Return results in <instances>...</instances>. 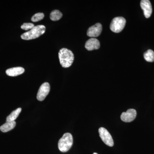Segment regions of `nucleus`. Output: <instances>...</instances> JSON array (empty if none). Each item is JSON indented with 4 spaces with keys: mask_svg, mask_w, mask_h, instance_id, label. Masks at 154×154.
I'll use <instances>...</instances> for the list:
<instances>
[{
    "mask_svg": "<svg viewBox=\"0 0 154 154\" xmlns=\"http://www.w3.org/2000/svg\"><path fill=\"white\" fill-rule=\"evenodd\" d=\"M58 55L61 65L63 67L68 68L73 62L74 55L70 50L62 48L59 52Z\"/></svg>",
    "mask_w": 154,
    "mask_h": 154,
    "instance_id": "f257e3e1",
    "label": "nucleus"
},
{
    "mask_svg": "<svg viewBox=\"0 0 154 154\" xmlns=\"http://www.w3.org/2000/svg\"><path fill=\"white\" fill-rule=\"evenodd\" d=\"M45 29V26L43 25L34 26L33 29L22 34L21 38L24 40H27L35 39L44 34Z\"/></svg>",
    "mask_w": 154,
    "mask_h": 154,
    "instance_id": "f03ea898",
    "label": "nucleus"
},
{
    "mask_svg": "<svg viewBox=\"0 0 154 154\" xmlns=\"http://www.w3.org/2000/svg\"><path fill=\"white\" fill-rule=\"evenodd\" d=\"M73 144V137L69 133H66L59 141L58 148L63 152L68 151Z\"/></svg>",
    "mask_w": 154,
    "mask_h": 154,
    "instance_id": "7ed1b4c3",
    "label": "nucleus"
},
{
    "mask_svg": "<svg viewBox=\"0 0 154 154\" xmlns=\"http://www.w3.org/2000/svg\"><path fill=\"white\" fill-rule=\"evenodd\" d=\"M126 24V20L122 17L114 18L110 23V29L114 33L121 32Z\"/></svg>",
    "mask_w": 154,
    "mask_h": 154,
    "instance_id": "20e7f679",
    "label": "nucleus"
},
{
    "mask_svg": "<svg viewBox=\"0 0 154 154\" xmlns=\"http://www.w3.org/2000/svg\"><path fill=\"white\" fill-rule=\"evenodd\" d=\"M99 132L100 137L105 144L110 147L114 145L113 138L107 129L104 128H100L99 129Z\"/></svg>",
    "mask_w": 154,
    "mask_h": 154,
    "instance_id": "39448f33",
    "label": "nucleus"
},
{
    "mask_svg": "<svg viewBox=\"0 0 154 154\" xmlns=\"http://www.w3.org/2000/svg\"><path fill=\"white\" fill-rule=\"evenodd\" d=\"M50 90V86L49 83L47 82L43 83L39 88L37 93L36 98L38 101H43L49 94Z\"/></svg>",
    "mask_w": 154,
    "mask_h": 154,
    "instance_id": "423d86ee",
    "label": "nucleus"
},
{
    "mask_svg": "<svg viewBox=\"0 0 154 154\" xmlns=\"http://www.w3.org/2000/svg\"><path fill=\"white\" fill-rule=\"evenodd\" d=\"M102 30V25L100 23H96L88 29L87 35L89 37L94 38L100 35Z\"/></svg>",
    "mask_w": 154,
    "mask_h": 154,
    "instance_id": "0eeeda50",
    "label": "nucleus"
},
{
    "mask_svg": "<svg viewBox=\"0 0 154 154\" xmlns=\"http://www.w3.org/2000/svg\"><path fill=\"white\" fill-rule=\"evenodd\" d=\"M136 116V110L134 109H129L126 112L122 113L120 117L122 121L129 122L134 120Z\"/></svg>",
    "mask_w": 154,
    "mask_h": 154,
    "instance_id": "6e6552de",
    "label": "nucleus"
},
{
    "mask_svg": "<svg viewBox=\"0 0 154 154\" xmlns=\"http://www.w3.org/2000/svg\"><path fill=\"white\" fill-rule=\"evenodd\" d=\"M140 7L143 11V14L146 18H149L152 12L151 3L149 0H142Z\"/></svg>",
    "mask_w": 154,
    "mask_h": 154,
    "instance_id": "1a4fd4ad",
    "label": "nucleus"
},
{
    "mask_svg": "<svg viewBox=\"0 0 154 154\" xmlns=\"http://www.w3.org/2000/svg\"><path fill=\"white\" fill-rule=\"evenodd\" d=\"M100 42L98 39L95 38H92L88 39L86 42L85 47L88 51H93L94 50L99 49L100 48Z\"/></svg>",
    "mask_w": 154,
    "mask_h": 154,
    "instance_id": "9d476101",
    "label": "nucleus"
},
{
    "mask_svg": "<svg viewBox=\"0 0 154 154\" xmlns=\"http://www.w3.org/2000/svg\"><path fill=\"white\" fill-rule=\"evenodd\" d=\"M25 72V69L22 67H17L8 69L6 73L10 76H17L23 74Z\"/></svg>",
    "mask_w": 154,
    "mask_h": 154,
    "instance_id": "9b49d317",
    "label": "nucleus"
},
{
    "mask_svg": "<svg viewBox=\"0 0 154 154\" xmlns=\"http://www.w3.org/2000/svg\"><path fill=\"white\" fill-rule=\"evenodd\" d=\"M16 125V122L15 121L7 122L5 123L0 127V130L3 132H7L14 129Z\"/></svg>",
    "mask_w": 154,
    "mask_h": 154,
    "instance_id": "f8f14e48",
    "label": "nucleus"
},
{
    "mask_svg": "<svg viewBox=\"0 0 154 154\" xmlns=\"http://www.w3.org/2000/svg\"><path fill=\"white\" fill-rule=\"evenodd\" d=\"M22 111V108H18L14 110L7 117V122L14 121L18 117Z\"/></svg>",
    "mask_w": 154,
    "mask_h": 154,
    "instance_id": "ddd939ff",
    "label": "nucleus"
},
{
    "mask_svg": "<svg viewBox=\"0 0 154 154\" xmlns=\"http://www.w3.org/2000/svg\"><path fill=\"white\" fill-rule=\"evenodd\" d=\"M63 14L59 10H54L52 11L50 15V18L54 21H58L62 17Z\"/></svg>",
    "mask_w": 154,
    "mask_h": 154,
    "instance_id": "4468645a",
    "label": "nucleus"
},
{
    "mask_svg": "<svg viewBox=\"0 0 154 154\" xmlns=\"http://www.w3.org/2000/svg\"><path fill=\"white\" fill-rule=\"evenodd\" d=\"M144 58L149 62L154 61V52L152 50L149 49L144 54Z\"/></svg>",
    "mask_w": 154,
    "mask_h": 154,
    "instance_id": "2eb2a0df",
    "label": "nucleus"
},
{
    "mask_svg": "<svg viewBox=\"0 0 154 154\" xmlns=\"http://www.w3.org/2000/svg\"><path fill=\"white\" fill-rule=\"evenodd\" d=\"M44 14L43 13H38L34 14L31 18V21L33 22H37L42 20L44 18Z\"/></svg>",
    "mask_w": 154,
    "mask_h": 154,
    "instance_id": "dca6fc26",
    "label": "nucleus"
},
{
    "mask_svg": "<svg viewBox=\"0 0 154 154\" xmlns=\"http://www.w3.org/2000/svg\"><path fill=\"white\" fill-rule=\"evenodd\" d=\"M34 27V24L31 23H25L21 26V28L23 30H31Z\"/></svg>",
    "mask_w": 154,
    "mask_h": 154,
    "instance_id": "f3484780",
    "label": "nucleus"
},
{
    "mask_svg": "<svg viewBox=\"0 0 154 154\" xmlns=\"http://www.w3.org/2000/svg\"><path fill=\"white\" fill-rule=\"evenodd\" d=\"M93 154H97V153H94Z\"/></svg>",
    "mask_w": 154,
    "mask_h": 154,
    "instance_id": "a211bd4d",
    "label": "nucleus"
}]
</instances>
